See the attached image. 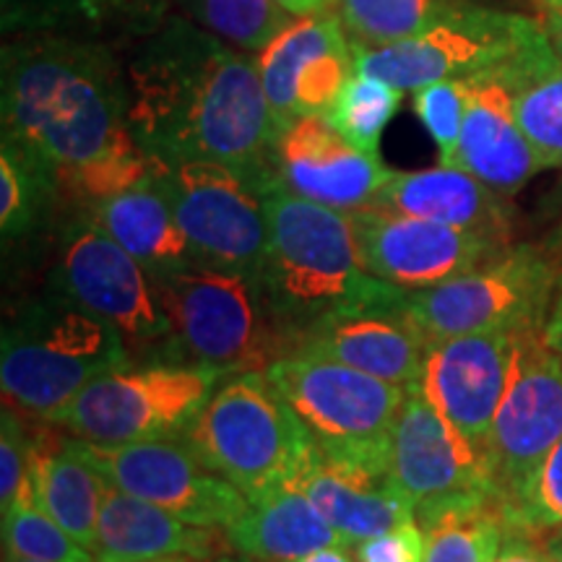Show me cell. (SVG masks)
<instances>
[{"label": "cell", "mask_w": 562, "mask_h": 562, "mask_svg": "<svg viewBox=\"0 0 562 562\" xmlns=\"http://www.w3.org/2000/svg\"><path fill=\"white\" fill-rule=\"evenodd\" d=\"M292 482L351 547L417 521L412 497L398 487L391 469L381 463L331 459L313 446Z\"/></svg>", "instance_id": "cell-22"}, {"label": "cell", "mask_w": 562, "mask_h": 562, "mask_svg": "<svg viewBox=\"0 0 562 562\" xmlns=\"http://www.w3.org/2000/svg\"><path fill=\"white\" fill-rule=\"evenodd\" d=\"M501 508L508 531L531 533L544 542L562 537V438Z\"/></svg>", "instance_id": "cell-34"}, {"label": "cell", "mask_w": 562, "mask_h": 562, "mask_svg": "<svg viewBox=\"0 0 562 562\" xmlns=\"http://www.w3.org/2000/svg\"><path fill=\"white\" fill-rule=\"evenodd\" d=\"M214 562H256V560H250V558H245V554H240V552H224V554H220V558H216Z\"/></svg>", "instance_id": "cell-47"}, {"label": "cell", "mask_w": 562, "mask_h": 562, "mask_svg": "<svg viewBox=\"0 0 562 562\" xmlns=\"http://www.w3.org/2000/svg\"><path fill=\"white\" fill-rule=\"evenodd\" d=\"M554 252V258H558V263H562V224L558 227V232H554V237L550 240V245H547Z\"/></svg>", "instance_id": "cell-45"}, {"label": "cell", "mask_w": 562, "mask_h": 562, "mask_svg": "<svg viewBox=\"0 0 562 562\" xmlns=\"http://www.w3.org/2000/svg\"><path fill=\"white\" fill-rule=\"evenodd\" d=\"M172 323V362L266 372L297 355L302 336L273 307L258 271L193 263L154 277Z\"/></svg>", "instance_id": "cell-3"}, {"label": "cell", "mask_w": 562, "mask_h": 562, "mask_svg": "<svg viewBox=\"0 0 562 562\" xmlns=\"http://www.w3.org/2000/svg\"><path fill=\"white\" fill-rule=\"evenodd\" d=\"M427 344L430 339L414 318L406 290L389 284L315 323L302 336L300 351L328 357L381 381L409 385L419 381Z\"/></svg>", "instance_id": "cell-18"}, {"label": "cell", "mask_w": 562, "mask_h": 562, "mask_svg": "<svg viewBox=\"0 0 562 562\" xmlns=\"http://www.w3.org/2000/svg\"><path fill=\"white\" fill-rule=\"evenodd\" d=\"M123 364L131 360L115 328L66 294L19 313L0 341L5 404L37 422H50L94 378Z\"/></svg>", "instance_id": "cell-5"}, {"label": "cell", "mask_w": 562, "mask_h": 562, "mask_svg": "<svg viewBox=\"0 0 562 562\" xmlns=\"http://www.w3.org/2000/svg\"><path fill=\"white\" fill-rule=\"evenodd\" d=\"M154 186L170 203L195 261L222 269H261L273 182L222 161H161Z\"/></svg>", "instance_id": "cell-11"}, {"label": "cell", "mask_w": 562, "mask_h": 562, "mask_svg": "<svg viewBox=\"0 0 562 562\" xmlns=\"http://www.w3.org/2000/svg\"><path fill=\"white\" fill-rule=\"evenodd\" d=\"M83 448L112 487L159 505L191 524L227 531L248 508V497L206 467L186 438L128 446L83 442Z\"/></svg>", "instance_id": "cell-15"}, {"label": "cell", "mask_w": 562, "mask_h": 562, "mask_svg": "<svg viewBox=\"0 0 562 562\" xmlns=\"http://www.w3.org/2000/svg\"><path fill=\"white\" fill-rule=\"evenodd\" d=\"M495 562H560V560L554 558L550 542H544V539H537L524 531L505 529L503 547L501 552H497Z\"/></svg>", "instance_id": "cell-39"}, {"label": "cell", "mask_w": 562, "mask_h": 562, "mask_svg": "<svg viewBox=\"0 0 562 562\" xmlns=\"http://www.w3.org/2000/svg\"><path fill=\"white\" fill-rule=\"evenodd\" d=\"M182 438L245 497L292 482L313 451L269 372L222 375Z\"/></svg>", "instance_id": "cell-6"}, {"label": "cell", "mask_w": 562, "mask_h": 562, "mask_svg": "<svg viewBox=\"0 0 562 562\" xmlns=\"http://www.w3.org/2000/svg\"><path fill=\"white\" fill-rule=\"evenodd\" d=\"M560 263L547 245H508L459 277L406 292L427 339L516 331L544 323Z\"/></svg>", "instance_id": "cell-9"}, {"label": "cell", "mask_w": 562, "mask_h": 562, "mask_svg": "<svg viewBox=\"0 0 562 562\" xmlns=\"http://www.w3.org/2000/svg\"><path fill=\"white\" fill-rule=\"evenodd\" d=\"M227 539L232 550L256 562H294L321 547L349 544L294 482L248 497Z\"/></svg>", "instance_id": "cell-26"}, {"label": "cell", "mask_w": 562, "mask_h": 562, "mask_svg": "<svg viewBox=\"0 0 562 562\" xmlns=\"http://www.w3.org/2000/svg\"><path fill=\"white\" fill-rule=\"evenodd\" d=\"M269 240L258 277L277 313L300 336L341 307L385 290L368 271L351 211L300 199L284 188L266 193Z\"/></svg>", "instance_id": "cell-4"}, {"label": "cell", "mask_w": 562, "mask_h": 562, "mask_svg": "<svg viewBox=\"0 0 562 562\" xmlns=\"http://www.w3.org/2000/svg\"><path fill=\"white\" fill-rule=\"evenodd\" d=\"M277 186L339 211L372 206L391 178L381 154L362 151L326 115H300L271 146Z\"/></svg>", "instance_id": "cell-19"}, {"label": "cell", "mask_w": 562, "mask_h": 562, "mask_svg": "<svg viewBox=\"0 0 562 562\" xmlns=\"http://www.w3.org/2000/svg\"><path fill=\"white\" fill-rule=\"evenodd\" d=\"M513 331L463 334L427 344L417 385L456 430L484 451L508 378Z\"/></svg>", "instance_id": "cell-20"}, {"label": "cell", "mask_w": 562, "mask_h": 562, "mask_svg": "<svg viewBox=\"0 0 562 562\" xmlns=\"http://www.w3.org/2000/svg\"><path fill=\"white\" fill-rule=\"evenodd\" d=\"M151 277L199 263L154 178L83 211Z\"/></svg>", "instance_id": "cell-27"}, {"label": "cell", "mask_w": 562, "mask_h": 562, "mask_svg": "<svg viewBox=\"0 0 562 562\" xmlns=\"http://www.w3.org/2000/svg\"><path fill=\"white\" fill-rule=\"evenodd\" d=\"M32 438V497L55 524L94 554L104 492L110 482L89 459L81 440L53 435L55 427L40 422Z\"/></svg>", "instance_id": "cell-25"}, {"label": "cell", "mask_w": 562, "mask_h": 562, "mask_svg": "<svg viewBox=\"0 0 562 562\" xmlns=\"http://www.w3.org/2000/svg\"><path fill=\"white\" fill-rule=\"evenodd\" d=\"M3 554L42 562H94V554L55 524L34 497L3 513Z\"/></svg>", "instance_id": "cell-35"}, {"label": "cell", "mask_w": 562, "mask_h": 562, "mask_svg": "<svg viewBox=\"0 0 562 562\" xmlns=\"http://www.w3.org/2000/svg\"><path fill=\"white\" fill-rule=\"evenodd\" d=\"M542 326L513 331L505 391L484 442L501 505L562 438V360L547 344Z\"/></svg>", "instance_id": "cell-13"}, {"label": "cell", "mask_w": 562, "mask_h": 562, "mask_svg": "<svg viewBox=\"0 0 562 562\" xmlns=\"http://www.w3.org/2000/svg\"><path fill=\"white\" fill-rule=\"evenodd\" d=\"M372 206L448 224V227L480 232V235L503 243H510L513 235L508 199L453 165L391 172Z\"/></svg>", "instance_id": "cell-24"}, {"label": "cell", "mask_w": 562, "mask_h": 562, "mask_svg": "<svg viewBox=\"0 0 562 562\" xmlns=\"http://www.w3.org/2000/svg\"><path fill=\"white\" fill-rule=\"evenodd\" d=\"M3 138L83 211L149 182L159 159L128 121V83L97 42L32 34L3 47Z\"/></svg>", "instance_id": "cell-1"}, {"label": "cell", "mask_w": 562, "mask_h": 562, "mask_svg": "<svg viewBox=\"0 0 562 562\" xmlns=\"http://www.w3.org/2000/svg\"><path fill=\"white\" fill-rule=\"evenodd\" d=\"M195 24L243 53H261L292 21L277 0H186Z\"/></svg>", "instance_id": "cell-33"}, {"label": "cell", "mask_w": 562, "mask_h": 562, "mask_svg": "<svg viewBox=\"0 0 562 562\" xmlns=\"http://www.w3.org/2000/svg\"><path fill=\"white\" fill-rule=\"evenodd\" d=\"M461 81L463 125L451 165L510 199L544 167L518 125L505 63Z\"/></svg>", "instance_id": "cell-21"}, {"label": "cell", "mask_w": 562, "mask_h": 562, "mask_svg": "<svg viewBox=\"0 0 562 562\" xmlns=\"http://www.w3.org/2000/svg\"><path fill=\"white\" fill-rule=\"evenodd\" d=\"M3 425H0V513H9L19 501L32 497V438L19 412L3 406Z\"/></svg>", "instance_id": "cell-37"}, {"label": "cell", "mask_w": 562, "mask_h": 562, "mask_svg": "<svg viewBox=\"0 0 562 562\" xmlns=\"http://www.w3.org/2000/svg\"><path fill=\"white\" fill-rule=\"evenodd\" d=\"M224 552H232L224 529L186 521L112 484L104 492L94 562H144L170 554L216 560Z\"/></svg>", "instance_id": "cell-23"}, {"label": "cell", "mask_w": 562, "mask_h": 562, "mask_svg": "<svg viewBox=\"0 0 562 562\" xmlns=\"http://www.w3.org/2000/svg\"><path fill=\"white\" fill-rule=\"evenodd\" d=\"M351 220L368 271L406 292L459 277L513 245L381 206L351 211Z\"/></svg>", "instance_id": "cell-17"}, {"label": "cell", "mask_w": 562, "mask_h": 562, "mask_svg": "<svg viewBox=\"0 0 562 562\" xmlns=\"http://www.w3.org/2000/svg\"><path fill=\"white\" fill-rule=\"evenodd\" d=\"M294 562H357L351 544H334V547H321V550L307 552L305 558Z\"/></svg>", "instance_id": "cell-42"}, {"label": "cell", "mask_w": 562, "mask_h": 562, "mask_svg": "<svg viewBox=\"0 0 562 562\" xmlns=\"http://www.w3.org/2000/svg\"><path fill=\"white\" fill-rule=\"evenodd\" d=\"M427 533L419 521L396 526V529L362 539L355 544L357 562H425Z\"/></svg>", "instance_id": "cell-38"}, {"label": "cell", "mask_w": 562, "mask_h": 562, "mask_svg": "<svg viewBox=\"0 0 562 562\" xmlns=\"http://www.w3.org/2000/svg\"><path fill=\"white\" fill-rule=\"evenodd\" d=\"M414 112L438 146L440 165H451L463 125V81H438L414 91Z\"/></svg>", "instance_id": "cell-36"}, {"label": "cell", "mask_w": 562, "mask_h": 562, "mask_svg": "<svg viewBox=\"0 0 562 562\" xmlns=\"http://www.w3.org/2000/svg\"><path fill=\"white\" fill-rule=\"evenodd\" d=\"M550 547H552L554 558H558V560L562 562V537H558V539H552V542H550Z\"/></svg>", "instance_id": "cell-48"}, {"label": "cell", "mask_w": 562, "mask_h": 562, "mask_svg": "<svg viewBox=\"0 0 562 562\" xmlns=\"http://www.w3.org/2000/svg\"><path fill=\"white\" fill-rule=\"evenodd\" d=\"M537 19L456 0L425 30L385 47H357V70L402 91L467 79L521 55L542 37Z\"/></svg>", "instance_id": "cell-10"}, {"label": "cell", "mask_w": 562, "mask_h": 562, "mask_svg": "<svg viewBox=\"0 0 562 562\" xmlns=\"http://www.w3.org/2000/svg\"><path fill=\"white\" fill-rule=\"evenodd\" d=\"M3 562H42V560H24V558H11V554H3Z\"/></svg>", "instance_id": "cell-49"}, {"label": "cell", "mask_w": 562, "mask_h": 562, "mask_svg": "<svg viewBox=\"0 0 562 562\" xmlns=\"http://www.w3.org/2000/svg\"><path fill=\"white\" fill-rule=\"evenodd\" d=\"M128 121L161 161H222L277 186V140L256 60L193 24L170 21L125 66Z\"/></svg>", "instance_id": "cell-2"}, {"label": "cell", "mask_w": 562, "mask_h": 562, "mask_svg": "<svg viewBox=\"0 0 562 562\" xmlns=\"http://www.w3.org/2000/svg\"><path fill=\"white\" fill-rule=\"evenodd\" d=\"M266 372L323 456L389 467L406 385L307 351L284 357Z\"/></svg>", "instance_id": "cell-8"}, {"label": "cell", "mask_w": 562, "mask_h": 562, "mask_svg": "<svg viewBox=\"0 0 562 562\" xmlns=\"http://www.w3.org/2000/svg\"><path fill=\"white\" fill-rule=\"evenodd\" d=\"M456 0H339V16L357 47L402 42L453 5Z\"/></svg>", "instance_id": "cell-32"}, {"label": "cell", "mask_w": 562, "mask_h": 562, "mask_svg": "<svg viewBox=\"0 0 562 562\" xmlns=\"http://www.w3.org/2000/svg\"><path fill=\"white\" fill-rule=\"evenodd\" d=\"M222 372L186 362H131L94 378L45 425L94 446L182 438Z\"/></svg>", "instance_id": "cell-7"}, {"label": "cell", "mask_w": 562, "mask_h": 562, "mask_svg": "<svg viewBox=\"0 0 562 562\" xmlns=\"http://www.w3.org/2000/svg\"><path fill=\"white\" fill-rule=\"evenodd\" d=\"M427 533L425 562H495L505 539L501 503L456 505L419 521Z\"/></svg>", "instance_id": "cell-29"}, {"label": "cell", "mask_w": 562, "mask_h": 562, "mask_svg": "<svg viewBox=\"0 0 562 562\" xmlns=\"http://www.w3.org/2000/svg\"><path fill=\"white\" fill-rule=\"evenodd\" d=\"M539 9V26H542L547 42L554 55L562 60V0H533Z\"/></svg>", "instance_id": "cell-40"}, {"label": "cell", "mask_w": 562, "mask_h": 562, "mask_svg": "<svg viewBox=\"0 0 562 562\" xmlns=\"http://www.w3.org/2000/svg\"><path fill=\"white\" fill-rule=\"evenodd\" d=\"M389 469L417 508V521L472 503H501L484 451L456 430L417 383L393 422Z\"/></svg>", "instance_id": "cell-14"}, {"label": "cell", "mask_w": 562, "mask_h": 562, "mask_svg": "<svg viewBox=\"0 0 562 562\" xmlns=\"http://www.w3.org/2000/svg\"><path fill=\"white\" fill-rule=\"evenodd\" d=\"M544 339L550 347L558 351V357L562 360V263H560V277H558V286H554L550 311H547L544 318Z\"/></svg>", "instance_id": "cell-41"}, {"label": "cell", "mask_w": 562, "mask_h": 562, "mask_svg": "<svg viewBox=\"0 0 562 562\" xmlns=\"http://www.w3.org/2000/svg\"><path fill=\"white\" fill-rule=\"evenodd\" d=\"M277 3L290 11L292 16H307V13L331 11L334 5H339V0H277Z\"/></svg>", "instance_id": "cell-43"}, {"label": "cell", "mask_w": 562, "mask_h": 562, "mask_svg": "<svg viewBox=\"0 0 562 562\" xmlns=\"http://www.w3.org/2000/svg\"><path fill=\"white\" fill-rule=\"evenodd\" d=\"M100 3L102 0H53V5H63V9H66V5H74V9H91V11H94Z\"/></svg>", "instance_id": "cell-44"}, {"label": "cell", "mask_w": 562, "mask_h": 562, "mask_svg": "<svg viewBox=\"0 0 562 562\" xmlns=\"http://www.w3.org/2000/svg\"><path fill=\"white\" fill-rule=\"evenodd\" d=\"M60 290L115 328L131 362H172V323L154 277L89 214L66 235Z\"/></svg>", "instance_id": "cell-12"}, {"label": "cell", "mask_w": 562, "mask_h": 562, "mask_svg": "<svg viewBox=\"0 0 562 562\" xmlns=\"http://www.w3.org/2000/svg\"><path fill=\"white\" fill-rule=\"evenodd\" d=\"M404 91L391 87L378 76L357 70L351 79L344 83L341 94L336 97L326 117L347 136L351 144L360 146L362 151H381V138L389 123L402 110Z\"/></svg>", "instance_id": "cell-31"}, {"label": "cell", "mask_w": 562, "mask_h": 562, "mask_svg": "<svg viewBox=\"0 0 562 562\" xmlns=\"http://www.w3.org/2000/svg\"><path fill=\"white\" fill-rule=\"evenodd\" d=\"M513 108L544 170L562 167V60L542 34L505 63Z\"/></svg>", "instance_id": "cell-28"}, {"label": "cell", "mask_w": 562, "mask_h": 562, "mask_svg": "<svg viewBox=\"0 0 562 562\" xmlns=\"http://www.w3.org/2000/svg\"><path fill=\"white\" fill-rule=\"evenodd\" d=\"M271 115L281 131L300 115H326L357 74L355 42L336 11L292 19L256 53Z\"/></svg>", "instance_id": "cell-16"}, {"label": "cell", "mask_w": 562, "mask_h": 562, "mask_svg": "<svg viewBox=\"0 0 562 562\" xmlns=\"http://www.w3.org/2000/svg\"><path fill=\"white\" fill-rule=\"evenodd\" d=\"M144 562H214V560H199L191 554H170V558H157V560H144Z\"/></svg>", "instance_id": "cell-46"}, {"label": "cell", "mask_w": 562, "mask_h": 562, "mask_svg": "<svg viewBox=\"0 0 562 562\" xmlns=\"http://www.w3.org/2000/svg\"><path fill=\"white\" fill-rule=\"evenodd\" d=\"M55 195H58V188H55L50 170L3 138V146H0V232H3V240H16L34 229Z\"/></svg>", "instance_id": "cell-30"}]
</instances>
